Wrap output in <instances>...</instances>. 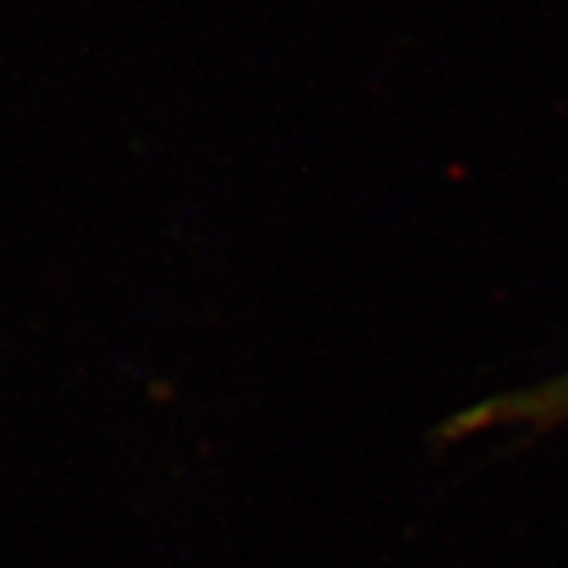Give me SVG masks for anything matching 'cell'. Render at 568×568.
I'll list each match as a JSON object with an SVG mask.
<instances>
[{"instance_id": "6da1fadb", "label": "cell", "mask_w": 568, "mask_h": 568, "mask_svg": "<svg viewBox=\"0 0 568 568\" xmlns=\"http://www.w3.org/2000/svg\"><path fill=\"white\" fill-rule=\"evenodd\" d=\"M515 426L528 429V439L568 426V369L540 386L503 392L452 414L439 426V439L462 443L467 436H480L489 429H515Z\"/></svg>"}]
</instances>
